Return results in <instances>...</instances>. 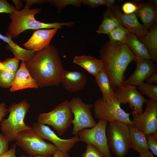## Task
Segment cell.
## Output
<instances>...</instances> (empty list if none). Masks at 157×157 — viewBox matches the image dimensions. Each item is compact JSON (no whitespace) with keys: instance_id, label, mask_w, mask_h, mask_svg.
<instances>
[{"instance_id":"cell-19","label":"cell","mask_w":157,"mask_h":157,"mask_svg":"<svg viewBox=\"0 0 157 157\" xmlns=\"http://www.w3.org/2000/svg\"><path fill=\"white\" fill-rule=\"evenodd\" d=\"M135 13L149 30L157 22V8L150 1L139 6Z\"/></svg>"},{"instance_id":"cell-21","label":"cell","mask_w":157,"mask_h":157,"mask_svg":"<svg viewBox=\"0 0 157 157\" xmlns=\"http://www.w3.org/2000/svg\"><path fill=\"white\" fill-rule=\"evenodd\" d=\"M130 147L139 153L149 150L146 135L133 125L128 124Z\"/></svg>"},{"instance_id":"cell-38","label":"cell","mask_w":157,"mask_h":157,"mask_svg":"<svg viewBox=\"0 0 157 157\" xmlns=\"http://www.w3.org/2000/svg\"><path fill=\"white\" fill-rule=\"evenodd\" d=\"M16 147V144H14L8 151L0 156V157H17Z\"/></svg>"},{"instance_id":"cell-4","label":"cell","mask_w":157,"mask_h":157,"mask_svg":"<svg viewBox=\"0 0 157 157\" xmlns=\"http://www.w3.org/2000/svg\"><path fill=\"white\" fill-rule=\"evenodd\" d=\"M30 107L29 104L23 100L18 103L12 104L8 108L10 113L9 116L1 122V129L9 142L16 141L21 132L33 128L24 122L25 115Z\"/></svg>"},{"instance_id":"cell-10","label":"cell","mask_w":157,"mask_h":157,"mask_svg":"<svg viewBox=\"0 0 157 157\" xmlns=\"http://www.w3.org/2000/svg\"><path fill=\"white\" fill-rule=\"evenodd\" d=\"M69 102L74 116L72 122L73 135H78V132L82 129L91 128L96 125L97 123L92 116L91 111L93 105L85 103L79 97L72 98Z\"/></svg>"},{"instance_id":"cell-37","label":"cell","mask_w":157,"mask_h":157,"mask_svg":"<svg viewBox=\"0 0 157 157\" xmlns=\"http://www.w3.org/2000/svg\"><path fill=\"white\" fill-rule=\"evenodd\" d=\"M82 3L90 6L92 8L106 5V0H82Z\"/></svg>"},{"instance_id":"cell-27","label":"cell","mask_w":157,"mask_h":157,"mask_svg":"<svg viewBox=\"0 0 157 157\" xmlns=\"http://www.w3.org/2000/svg\"><path fill=\"white\" fill-rule=\"evenodd\" d=\"M129 31L121 25L108 34L109 40L108 42L112 46L119 47L126 44Z\"/></svg>"},{"instance_id":"cell-1","label":"cell","mask_w":157,"mask_h":157,"mask_svg":"<svg viewBox=\"0 0 157 157\" xmlns=\"http://www.w3.org/2000/svg\"><path fill=\"white\" fill-rule=\"evenodd\" d=\"M26 67L39 88L57 86L61 83L63 68L58 51L53 45L35 53L32 58L24 61Z\"/></svg>"},{"instance_id":"cell-30","label":"cell","mask_w":157,"mask_h":157,"mask_svg":"<svg viewBox=\"0 0 157 157\" xmlns=\"http://www.w3.org/2000/svg\"><path fill=\"white\" fill-rule=\"evenodd\" d=\"M19 61L14 57L8 58L3 61H0V70L15 73L18 69Z\"/></svg>"},{"instance_id":"cell-34","label":"cell","mask_w":157,"mask_h":157,"mask_svg":"<svg viewBox=\"0 0 157 157\" xmlns=\"http://www.w3.org/2000/svg\"><path fill=\"white\" fill-rule=\"evenodd\" d=\"M17 10L15 6H12L6 0H0V13H12Z\"/></svg>"},{"instance_id":"cell-16","label":"cell","mask_w":157,"mask_h":157,"mask_svg":"<svg viewBox=\"0 0 157 157\" xmlns=\"http://www.w3.org/2000/svg\"><path fill=\"white\" fill-rule=\"evenodd\" d=\"M58 28L41 29L35 31L23 45L27 49L35 53L48 47Z\"/></svg>"},{"instance_id":"cell-42","label":"cell","mask_w":157,"mask_h":157,"mask_svg":"<svg viewBox=\"0 0 157 157\" xmlns=\"http://www.w3.org/2000/svg\"><path fill=\"white\" fill-rule=\"evenodd\" d=\"M139 154L140 157H155L149 150L145 152L140 153Z\"/></svg>"},{"instance_id":"cell-23","label":"cell","mask_w":157,"mask_h":157,"mask_svg":"<svg viewBox=\"0 0 157 157\" xmlns=\"http://www.w3.org/2000/svg\"><path fill=\"white\" fill-rule=\"evenodd\" d=\"M126 43L137 58L152 59L147 50L135 34L129 32Z\"/></svg>"},{"instance_id":"cell-14","label":"cell","mask_w":157,"mask_h":157,"mask_svg":"<svg viewBox=\"0 0 157 157\" xmlns=\"http://www.w3.org/2000/svg\"><path fill=\"white\" fill-rule=\"evenodd\" d=\"M135 62L136 64L135 70L129 78L124 81L123 85L137 87L150 75L157 71V67L152 59L137 58Z\"/></svg>"},{"instance_id":"cell-18","label":"cell","mask_w":157,"mask_h":157,"mask_svg":"<svg viewBox=\"0 0 157 157\" xmlns=\"http://www.w3.org/2000/svg\"><path fill=\"white\" fill-rule=\"evenodd\" d=\"M30 88H38L39 87L26 67L24 61H22L19 68L16 72L10 90L13 92Z\"/></svg>"},{"instance_id":"cell-15","label":"cell","mask_w":157,"mask_h":157,"mask_svg":"<svg viewBox=\"0 0 157 157\" xmlns=\"http://www.w3.org/2000/svg\"><path fill=\"white\" fill-rule=\"evenodd\" d=\"M120 24L129 31L138 37L146 35L149 30L138 21L135 13L126 14L122 13L118 6L114 5L111 9Z\"/></svg>"},{"instance_id":"cell-3","label":"cell","mask_w":157,"mask_h":157,"mask_svg":"<svg viewBox=\"0 0 157 157\" xmlns=\"http://www.w3.org/2000/svg\"><path fill=\"white\" fill-rule=\"evenodd\" d=\"M25 1L26 3L22 10H16L10 14L11 22L6 33V36L15 38L27 30L54 28L60 29L64 26L70 27L76 22H69L59 23L56 22L47 23L38 21L35 19V16L36 14L40 13L42 9L38 8L30 9L31 6L33 4L32 0Z\"/></svg>"},{"instance_id":"cell-32","label":"cell","mask_w":157,"mask_h":157,"mask_svg":"<svg viewBox=\"0 0 157 157\" xmlns=\"http://www.w3.org/2000/svg\"><path fill=\"white\" fill-rule=\"evenodd\" d=\"M81 157H107L97 147L90 144H87L85 151Z\"/></svg>"},{"instance_id":"cell-40","label":"cell","mask_w":157,"mask_h":157,"mask_svg":"<svg viewBox=\"0 0 157 157\" xmlns=\"http://www.w3.org/2000/svg\"><path fill=\"white\" fill-rule=\"evenodd\" d=\"M8 113V109L6 108L5 103H0V122Z\"/></svg>"},{"instance_id":"cell-13","label":"cell","mask_w":157,"mask_h":157,"mask_svg":"<svg viewBox=\"0 0 157 157\" xmlns=\"http://www.w3.org/2000/svg\"><path fill=\"white\" fill-rule=\"evenodd\" d=\"M33 128L40 138L52 142L58 150L63 152H68L76 143L80 141L78 135L70 138L61 139L49 127L38 122L33 124Z\"/></svg>"},{"instance_id":"cell-36","label":"cell","mask_w":157,"mask_h":157,"mask_svg":"<svg viewBox=\"0 0 157 157\" xmlns=\"http://www.w3.org/2000/svg\"><path fill=\"white\" fill-rule=\"evenodd\" d=\"M9 141L7 138L3 133H0V156L9 150Z\"/></svg>"},{"instance_id":"cell-20","label":"cell","mask_w":157,"mask_h":157,"mask_svg":"<svg viewBox=\"0 0 157 157\" xmlns=\"http://www.w3.org/2000/svg\"><path fill=\"white\" fill-rule=\"evenodd\" d=\"M73 62L84 68L94 77L104 69L103 63L100 59H98L91 56H76Z\"/></svg>"},{"instance_id":"cell-39","label":"cell","mask_w":157,"mask_h":157,"mask_svg":"<svg viewBox=\"0 0 157 157\" xmlns=\"http://www.w3.org/2000/svg\"><path fill=\"white\" fill-rule=\"evenodd\" d=\"M20 157H28L24 154L21 155ZM33 157H44L41 156H37ZM52 157H69L68 152H64L58 150Z\"/></svg>"},{"instance_id":"cell-11","label":"cell","mask_w":157,"mask_h":157,"mask_svg":"<svg viewBox=\"0 0 157 157\" xmlns=\"http://www.w3.org/2000/svg\"><path fill=\"white\" fill-rule=\"evenodd\" d=\"M146 108L141 114L132 109V125L146 135L157 133V102L147 99Z\"/></svg>"},{"instance_id":"cell-17","label":"cell","mask_w":157,"mask_h":157,"mask_svg":"<svg viewBox=\"0 0 157 157\" xmlns=\"http://www.w3.org/2000/svg\"><path fill=\"white\" fill-rule=\"evenodd\" d=\"M87 82L85 75L81 72L65 69L61 76V83L67 91L74 92L83 89Z\"/></svg>"},{"instance_id":"cell-5","label":"cell","mask_w":157,"mask_h":157,"mask_svg":"<svg viewBox=\"0 0 157 157\" xmlns=\"http://www.w3.org/2000/svg\"><path fill=\"white\" fill-rule=\"evenodd\" d=\"M16 141V144L29 157L39 155L50 157L58 150L53 144L46 142L40 138L33 128L20 132Z\"/></svg>"},{"instance_id":"cell-35","label":"cell","mask_w":157,"mask_h":157,"mask_svg":"<svg viewBox=\"0 0 157 157\" xmlns=\"http://www.w3.org/2000/svg\"><path fill=\"white\" fill-rule=\"evenodd\" d=\"M138 8V6L130 2H125L122 6V10L123 13L126 14L135 13Z\"/></svg>"},{"instance_id":"cell-6","label":"cell","mask_w":157,"mask_h":157,"mask_svg":"<svg viewBox=\"0 0 157 157\" xmlns=\"http://www.w3.org/2000/svg\"><path fill=\"white\" fill-rule=\"evenodd\" d=\"M108 147L117 157H124L130 147L128 124L114 120L109 122L106 129Z\"/></svg>"},{"instance_id":"cell-7","label":"cell","mask_w":157,"mask_h":157,"mask_svg":"<svg viewBox=\"0 0 157 157\" xmlns=\"http://www.w3.org/2000/svg\"><path fill=\"white\" fill-rule=\"evenodd\" d=\"M73 119L69 102L65 100L50 112L40 113L38 122L52 126L59 135L62 136L72 124Z\"/></svg>"},{"instance_id":"cell-12","label":"cell","mask_w":157,"mask_h":157,"mask_svg":"<svg viewBox=\"0 0 157 157\" xmlns=\"http://www.w3.org/2000/svg\"><path fill=\"white\" fill-rule=\"evenodd\" d=\"M115 98L120 104H129L130 108L140 114L147 99L133 86L122 85L114 88Z\"/></svg>"},{"instance_id":"cell-26","label":"cell","mask_w":157,"mask_h":157,"mask_svg":"<svg viewBox=\"0 0 157 157\" xmlns=\"http://www.w3.org/2000/svg\"><path fill=\"white\" fill-rule=\"evenodd\" d=\"M101 23L96 31L99 34H108L121 24L111 9H107L104 13Z\"/></svg>"},{"instance_id":"cell-41","label":"cell","mask_w":157,"mask_h":157,"mask_svg":"<svg viewBox=\"0 0 157 157\" xmlns=\"http://www.w3.org/2000/svg\"><path fill=\"white\" fill-rule=\"evenodd\" d=\"M146 83L151 84H157V71L150 75L145 80Z\"/></svg>"},{"instance_id":"cell-2","label":"cell","mask_w":157,"mask_h":157,"mask_svg":"<svg viewBox=\"0 0 157 157\" xmlns=\"http://www.w3.org/2000/svg\"><path fill=\"white\" fill-rule=\"evenodd\" d=\"M100 59L114 88L123 85L129 64L137 59L126 44L115 47L108 42L100 51Z\"/></svg>"},{"instance_id":"cell-31","label":"cell","mask_w":157,"mask_h":157,"mask_svg":"<svg viewBox=\"0 0 157 157\" xmlns=\"http://www.w3.org/2000/svg\"><path fill=\"white\" fill-rule=\"evenodd\" d=\"M15 73L0 70V87L6 88H11Z\"/></svg>"},{"instance_id":"cell-22","label":"cell","mask_w":157,"mask_h":157,"mask_svg":"<svg viewBox=\"0 0 157 157\" xmlns=\"http://www.w3.org/2000/svg\"><path fill=\"white\" fill-rule=\"evenodd\" d=\"M96 81L102 94V99L110 101L116 98L112 86L106 71L103 69L95 77Z\"/></svg>"},{"instance_id":"cell-28","label":"cell","mask_w":157,"mask_h":157,"mask_svg":"<svg viewBox=\"0 0 157 157\" xmlns=\"http://www.w3.org/2000/svg\"><path fill=\"white\" fill-rule=\"evenodd\" d=\"M137 87L141 94L145 95L150 99L157 102V84L143 82Z\"/></svg>"},{"instance_id":"cell-8","label":"cell","mask_w":157,"mask_h":157,"mask_svg":"<svg viewBox=\"0 0 157 157\" xmlns=\"http://www.w3.org/2000/svg\"><path fill=\"white\" fill-rule=\"evenodd\" d=\"M120 105L116 99L107 101L102 97L99 98L93 105L95 117L108 122L117 120L132 125L129 117L131 113L126 112L121 108Z\"/></svg>"},{"instance_id":"cell-33","label":"cell","mask_w":157,"mask_h":157,"mask_svg":"<svg viewBox=\"0 0 157 157\" xmlns=\"http://www.w3.org/2000/svg\"><path fill=\"white\" fill-rule=\"evenodd\" d=\"M148 145L151 152L157 156V133L146 135Z\"/></svg>"},{"instance_id":"cell-9","label":"cell","mask_w":157,"mask_h":157,"mask_svg":"<svg viewBox=\"0 0 157 157\" xmlns=\"http://www.w3.org/2000/svg\"><path fill=\"white\" fill-rule=\"evenodd\" d=\"M108 123L104 120L99 119L93 127L83 129L78 132V135L80 141L93 144L107 157H111L106 133Z\"/></svg>"},{"instance_id":"cell-29","label":"cell","mask_w":157,"mask_h":157,"mask_svg":"<svg viewBox=\"0 0 157 157\" xmlns=\"http://www.w3.org/2000/svg\"><path fill=\"white\" fill-rule=\"evenodd\" d=\"M46 2L54 5L59 13L67 6L72 5L79 8L82 4V0H46Z\"/></svg>"},{"instance_id":"cell-44","label":"cell","mask_w":157,"mask_h":157,"mask_svg":"<svg viewBox=\"0 0 157 157\" xmlns=\"http://www.w3.org/2000/svg\"><path fill=\"white\" fill-rule=\"evenodd\" d=\"M152 3L156 8H157V1L156 0H153L150 1Z\"/></svg>"},{"instance_id":"cell-43","label":"cell","mask_w":157,"mask_h":157,"mask_svg":"<svg viewBox=\"0 0 157 157\" xmlns=\"http://www.w3.org/2000/svg\"><path fill=\"white\" fill-rule=\"evenodd\" d=\"M115 1V0H106V6L107 7V9H111L114 6Z\"/></svg>"},{"instance_id":"cell-25","label":"cell","mask_w":157,"mask_h":157,"mask_svg":"<svg viewBox=\"0 0 157 157\" xmlns=\"http://www.w3.org/2000/svg\"><path fill=\"white\" fill-rule=\"evenodd\" d=\"M12 38L10 37L4 36L0 33V39L7 44L6 47V48L12 51L15 58L19 60L25 61L34 56L35 53L19 46L13 41Z\"/></svg>"},{"instance_id":"cell-24","label":"cell","mask_w":157,"mask_h":157,"mask_svg":"<svg viewBox=\"0 0 157 157\" xmlns=\"http://www.w3.org/2000/svg\"><path fill=\"white\" fill-rule=\"evenodd\" d=\"M150 54L151 59L157 62V24L155 23L149 30L147 34L142 37H138Z\"/></svg>"}]
</instances>
